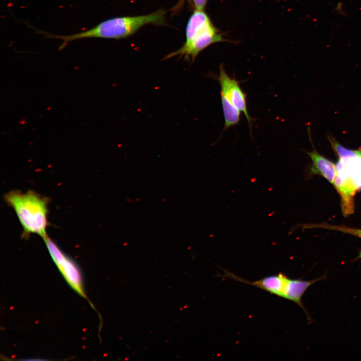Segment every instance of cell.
<instances>
[{
	"instance_id": "1",
	"label": "cell",
	"mask_w": 361,
	"mask_h": 361,
	"mask_svg": "<svg viewBox=\"0 0 361 361\" xmlns=\"http://www.w3.org/2000/svg\"><path fill=\"white\" fill-rule=\"evenodd\" d=\"M166 11L159 9L153 13L134 16L111 18L98 24L87 30L68 35H58L40 31L48 38L62 41L59 50L63 49L70 42L86 38L121 39L127 38L147 24L163 25L165 23Z\"/></svg>"
},
{
	"instance_id": "2",
	"label": "cell",
	"mask_w": 361,
	"mask_h": 361,
	"mask_svg": "<svg viewBox=\"0 0 361 361\" xmlns=\"http://www.w3.org/2000/svg\"><path fill=\"white\" fill-rule=\"evenodd\" d=\"M4 199L13 209L21 225L22 238L27 239L32 234L43 239L48 236V197L32 190L25 192L13 190L4 195Z\"/></svg>"
},
{
	"instance_id": "3",
	"label": "cell",
	"mask_w": 361,
	"mask_h": 361,
	"mask_svg": "<svg viewBox=\"0 0 361 361\" xmlns=\"http://www.w3.org/2000/svg\"><path fill=\"white\" fill-rule=\"evenodd\" d=\"M185 37V41L180 48L166 55L163 60L177 56L193 63L203 50L224 40L207 14L204 11L197 10L188 20Z\"/></svg>"
},
{
	"instance_id": "4",
	"label": "cell",
	"mask_w": 361,
	"mask_h": 361,
	"mask_svg": "<svg viewBox=\"0 0 361 361\" xmlns=\"http://www.w3.org/2000/svg\"><path fill=\"white\" fill-rule=\"evenodd\" d=\"M224 274L221 276L232 279L236 281L248 284L292 302L299 306L305 312L308 320L310 318L305 309L302 297L308 288L315 282L323 279L324 276L311 280L292 279L282 272L264 277L254 281L246 280L234 273L223 269Z\"/></svg>"
},
{
	"instance_id": "5",
	"label": "cell",
	"mask_w": 361,
	"mask_h": 361,
	"mask_svg": "<svg viewBox=\"0 0 361 361\" xmlns=\"http://www.w3.org/2000/svg\"><path fill=\"white\" fill-rule=\"evenodd\" d=\"M337 175L334 186L341 200L344 215L353 212L354 196L361 188V154L359 150L351 155L339 157L336 164Z\"/></svg>"
},
{
	"instance_id": "6",
	"label": "cell",
	"mask_w": 361,
	"mask_h": 361,
	"mask_svg": "<svg viewBox=\"0 0 361 361\" xmlns=\"http://www.w3.org/2000/svg\"><path fill=\"white\" fill-rule=\"evenodd\" d=\"M43 240L51 258L68 285L77 294L85 299L90 306L96 311L85 293L82 273L76 262L64 253L48 236L44 238Z\"/></svg>"
},
{
	"instance_id": "7",
	"label": "cell",
	"mask_w": 361,
	"mask_h": 361,
	"mask_svg": "<svg viewBox=\"0 0 361 361\" xmlns=\"http://www.w3.org/2000/svg\"><path fill=\"white\" fill-rule=\"evenodd\" d=\"M217 80L220 86V96L225 97L245 115L250 126L251 120L247 110L246 95L242 90L239 82L227 74L222 65H220Z\"/></svg>"
},
{
	"instance_id": "8",
	"label": "cell",
	"mask_w": 361,
	"mask_h": 361,
	"mask_svg": "<svg viewBox=\"0 0 361 361\" xmlns=\"http://www.w3.org/2000/svg\"><path fill=\"white\" fill-rule=\"evenodd\" d=\"M307 154L312 162L311 172L320 174L334 186L337 175L336 164L319 154L315 149Z\"/></svg>"
},
{
	"instance_id": "9",
	"label": "cell",
	"mask_w": 361,
	"mask_h": 361,
	"mask_svg": "<svg viewBox=\"0 0 361 361\" xmlns=\"http://www.w3.org/2000/svg\"><path fill=\"white\" fill-rule=\"evenodd\" d=\"M221 99L225 121V128L228 129L239 123L240 120L241 112L225 97L221 96Z\"/></svg>"
},
{
	"instance_id": "10",
	"label": "cell",
	"mask_w": 361,
	"mask_h": 361,
	"mask_svg": "<svg viewBox=\"0 0 361 361\" xmlns=\"http://www.w3.org/2000/svg\"><path fill=\"white\" fill-rule=\"evenodd\" d=\"M345 233L350 234L361 238V229L345 226L343 228Z\"/></svg>"
},
{
	"instance_id": "11",
	"label": "cell",
	"mask_w": 361,
	"mask_h": 361,
	"mask_svg": "<svg viewBox=\"0 0 361 361\" xmlns=\"http://www.w3.org/2000/svg\"><path fill=\"white\" fill-rule=\"evenodd\" d=\"M207 0H192L194 7L197 10L204 11Z\"/></svg>"
},
{
	"instance_id": "12",
	"label": "cell",
	"mask_w": 361,
	"mask_h": 361,
	"mask_svg": "<svg viewBox=\"0 0 361 361\" xmlns=\"http://www.w3.org/2000/svg\"><path fill=\"white\" fill-rule=\"evenodd\" d=\"M186 2L189 3V4H191L192 3V0H179L177 4L172 9L173 10V12H176L180 11Z\"/></svg>"
},
{
	"instance_id": "13",
	"label": "cell",
	"mask_w": 361,
	"mask_h": 361,
	"mask_svg": "<svg viewBox=\"0 0 361 361\" xmlns=\"http://www.w3.org/2000/svg\"><path fill=\"white\" fill-rule=\"evenodd\" d=\"M360 258H361V250H360V252H359V253L358 256L355 258V260H358V259H360Z\"/></svg>"
},
{
	"instance_id": "14",
	"label": "cell",
	"mask_w": 361,
	"mask_h": 361,
	"mask_svg": "<svg viewBox=\"0 0 361 361\" xmlns=\"http://www.w3.org/2000/svg\"><path fill=\"white\" fill-rule=\"evenodd\" d=\"M359 150L360 153V154H361V147H360V149Z\"/></svg>"
}]
</instances>
